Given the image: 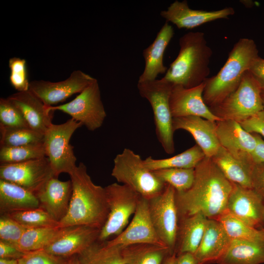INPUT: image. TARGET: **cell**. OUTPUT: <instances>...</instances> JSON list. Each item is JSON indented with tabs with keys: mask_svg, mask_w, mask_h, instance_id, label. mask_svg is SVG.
<instances>
[{
	"mask_svg": "<svg viewBox=\"0 0 264 264\" xmlns=\"http://www.w3.org/2000/svg\"><path fill=\"white\" fill-rule=\"evenodd\" d=\"M233 183L211 158L205 157L195 168V178L188 190L176 191L178 218L202 213L217 219L227 212Z\"/></svg>",
	"mask_w": 264,
	"mask_h": 264,
	"instance_id": "6da1fadb",
	"label": "cell"
},
{
	"mask_svg": "<svg viewBox=\"0 0 264 264\" xmlns=\"http://www.w3.org/2000/svg\"><path fill=\"white\" fill-rule=\"evenodd\" d=\"M69 175L72 195L68 212L59 227L86 225L101 230L109 213L105 187L93 183L83 162Z\"/></svg>",
	"mask_w": 264,
	"mask_h": 264,
	"instance_id": "7a4b0ae2",
	"label": "cell"
},
{
	"mask_svg": "<svg viewBox=\"0 0 264 264\" xmlns=\"http://www.w3.org/2000/svg\"><path fill=\"white\" fill-rule=\"evenodd\" d=\"M179 51L163 77L186 88L197 86L208 78L212 49L204 33L190 32L179 39Z\"/></svg>",
	"mask_w": 264,
	"mask_h": 264,
	"instance_id": "3957f363",
	"label": "cell"
},
{
	"mask_svg": "<svg viewBox=\"0 0 264 264\" xmlns=\"http://www.w3.org/2000/svg\"><path fill=\"white\" fill-rule=\"evenodd\" d=\"M258 57V49L253 40L239 39L218 73L205 81L203 98L206 105L209 108L216 106L234 92Z\"/></svg>",
	"mask_w": 264,
	"mask_h": 264,
	"instance_id": "277c9868",
	"label": "cell"
},
{
	"mask_svg": "<svg viewBox=\"0 0 264 264\" xmlns=\"http://www.w3.org/2000/svg\"><path fill=\"white\" fill-rule=\"evenodd\" d=\"M111 175L148 200L161 194L166 185L145 166L139 154L128 148L114 158Z\"/></svg>",
	"mask_w": 264,
	"mask_h": 264,
	"instance_id": "5b68a950",
	"label": "cell"
},
{
	"mask_svg": "<svg viewBox=\"0 0 264 264\" xmlns=\"http://www.w3.org/2000/svg\"><path fill=\"white\" fill-rule=\"evenodd\" d=\"M173 84L162 78L153 81L138 82L140 96L150 103L154 113L156 135L165 153L175 152L173 116L169 99Z\"/></svg>",
	"mask_w": 264,
	"mask_h": 264,
	"instance_id": "8992f818",
	"label": "cell"
},
{
	"mask_svg": "<svg viewBox=\"0 0 264 264\" xmlns=\"http://www.w3.org/2000/svg\"><path fill=\"white\" fill-rule=\"evenodd\" d=\"M262 90L251 73L243 74L237 88L221 102L209 108L221 120H231L239 123L264 110Z\"/></svg>",
	"mask_w": 264,
	"mask_h": 264,
	"instance_id": "52a82bcc",
	"label": "cell"
},
{
	"mask_svg": "<svg viewBox=\"0 0 264 264\" xmlns=\"http://www.w3.org/2000/svg\"><path fill=\"white\" fill-rule=\"evenodd\" d=\"M82 126L71 118L62 124L52 123L44 133L45 155L55 177L63 173L69 175L76 167L77 159L70 140L75 131Z\"/></svg>",
	"mask_w": 264,
	"mask_h": 264,
	"instance_id": "ba28073f",
	"label": "cell"
},
{
	"mask_svg": "<svg viewBox=\"0 0 264 264\" xmlns=\"http://www.w3.org/2000/svg\"><path fill=\"white\" fill-rule=\"evenodd\" d=\"M109 213L100 230L98 241L105 242L117 237L126 228L131 216L137 207L140 196L124 184L113 183L105 187Z\"/></svg>",
	"mask_w": 264,
	"mask_h": 264,
	"instance_id": "9c48e42d",
	"label": "cell"
},
{
	"mask_svg": "<svg viewBox=\"0 0 264 264\" xmlns=\"http://www.w3.org/2000/svg\"><path fill=\"white\" fill-rule=\"evenodd\" d=\"M50 109L67 113L92 132L102 126L107 116L96 79L72 101L65 104L50 106Z\"/></svg>",
	"mask_w": 264,
	"mask_h": 264,
	"instance_id": "30bf717a",
	"label": "cell"
},
{
	"mask_svg": "<svg viewBox=\"0 0 264 264\" xmlns=\"http://www.w3.org/2000/svg\"><path fill=\"white\" fill-rule=\"evenodd\" d=\"M175 195V189L166 184L161 194L149 200V213L154 227L172 254L175 253L178 225Z\"/></svg>",
	"mask_w": 264,
	"mask_h": 264,
	"instance_id": "8fae6325",
	"label": "cell"
},
{
	"mask_svg": "<svg viewBox=\"0 0 264 264\" xmlns=\"http://www.w3.org/2000/svg\"><path fill=\"white\" fill-rule=\"evenodd\" d=\"M53 177L55 176L46 156L0 166V179L16 184L35 195Z\"/></svg>",
	"mask_w": 264,
	"mask_h": 264,
	"instance_id": "7c38bea8",
	"label": "cell"
},
{
	"mask_svg": "<svg viewBox=\"0 0 264 264\" xmlns=\"http://www.w3.org/2000/svg\"><path fill=\"white\" fill-rule=\"evenodd\" d=\"M96 79L85 72L76 70L63 81L52 82L34 80L30 82L29 90L47 106L65 101L72 95L80 93Z\"/></svg>",
	"mask_w": 264,
	"mask_h": 264,
	"instance_id": "4fadbf2b",
	"label": "cell"
},
{
	"mask_svg": "<svg viewBox=\"0 0 264 264\" xmlns=\"http://www.w3.org/2000/svg\"><path fill=\"white\" fill-rule=\"evenodd\" d=\"M216 132L220 145L242 164L252 166L255 163L252 153L256 145L253 133L245 131L235 121L216 122Z\"/></svg>",
	"mask_w": 264,
	"mask_h": 264,
	"instance_id": "5bb4252c",
	"label": "cell"
},
{
	"mask_svg": "<svg viewBox=\"0 0 264 264\" xmlns=\"http://www.w3.org/2000/svg\"><path fill=\"white\" fill-rule=\"evenodd\" d=\"M107 242L109 245L123 247L143 243L165 246L157 236L152 222L149 213V200L140 197L130 224L120 235L107 241Z\"/></svg>",
	"mask_w": 264,
	"mask_h": 264,
	"instance_id": "9a60e30c",
	"label": "cell"
},
{
	"mask_svg": "<svg viewBox=\"0 0 264 264\" xmlns=\"http://www.w3.org/2000/svg\"><path fill=\"white\" fill-rule=\"evenodd\" d=\"M227 212L250 226L264 228V201L253 189L233 183Z\"/></svg>",
	"mask_w": 264,
	"mask_h": 264,
	"instance_id": "2e32d148",
	"label": "cell"
},
{
	"mask_svg": "<svg viewBox=\"0 0 264 264\" xmlns=\"http://www.w3.org/2000/svg\"><path fill=\"white\" fill-rule=\"evenodd\" d=\"M205 86V82L191 88L173 85L169 99L173 117L196 116L213 122L222 120L205 103L203 98Z\"/></svg>",
	"mask_w": 264,
	"mask_h": 264,
	"instance_id": "e0dca14e",
	"label": "cell"
},
{
	"mask_svg": "<svg viewBox=\"0 0 264 264\" xmlns=\"http://www.w3.org/2000/svg\"><path fill=\"white\" fill-rule=\"evenodd\" d=\"M234 13V9L231 7L212 11L193 9L187 0H175L160 14L166 22H172L179 29H192L206 22L227 18Z\"/></svg>",
	"mask_w": 264,
	"mask_h": 264,
	"instance_id": "ac0fdd59",
	"label": "cell"
},
{
	"mask_svg": "<svg viewBox=\"0 0 264 264\" xmlns=\"http://www.w3.org/2000/svg\"><path fill=\"white\" fill-rule=\"evenodd\" d=\"M100 229L86 225L68 227L66 232L44 249L66 258L77 255L98 240Z\"/></svg>",
	"mask_w": 264,
	"mask_h": 264,
	"instance_id": "d6986e66",
	"label": "cell"
},
{
	"mask_svg": "<svg viewBox=\"0 0 264 264\" xmlns=\"http://www.w3.org/2000/svg\"><path fill=\"white\" fill-rule=\"evenodd\" d=\"M216 122L199 116L173 118L174 132L183 130L189 132L205 157L211 158L217 154L220 146L216 134Z\"/></svg>",
	"mask_w": 264,
	"mask_h": 264,
	"instance_id": "ffe728a7",
	"label": "cell"
},
{
	"mask_svg": "<svg viewBox=\"0 0 264 264\" xmlns=\"http://www.w3.org/2000/svg\"><path fill=\"white\" fill-rule=\"evenodd\" d=\"M72 192L70 180L61 181L57 177H53L36 195L40 207L59 222L68 212Z\"/></svg>",
	"mask_w": 264,
	"mask_h": 264,
	"instance_id": "44dd1931",
	"label": "cell"
},
{
	"mask_svg": "<svg viewBox=\"0 0 264 264\" xmlns=\"http://www.w3.org/2000/svg\"><path fill=\"white\" fill-rule=\"evenodd\" d=\"M8 98L19 109L29 128L44 134L52 124L53 110L29 89L17 92Z\"/></svg>",
	"mask_w": 264,
	"mask_h": 264,
	"instance_id": "7402d4cb",
	"label": "cell"
},
{
	"mask_svg": "<svg viewBox=\"0 0 264 264\" xmlns=\"http://www.w3.org/2000/svg\"><path fill=\"white\" fill-rule=\"evenodd\" d=\"M231 241L220 221L208 219L203 237L194 255L200 264H216Z\"/></svg>",
	"mask_w": 264,
	"mask_h": 264,
	"instance_id": "603a6c76",
	"label": "cell"
},
{
	"mask_svg": "<svg viewBox=\"0 0 264 264\" xmlns=\"http://www.w3.org/2000/svg\"><path fill=\"white\" fill-rule=\"evenodd\" d=\"M174 34L173 26L166 22L154 42L143 50L145 65L138 82L153 81L159 74L166 73L168 68L163 64L164 54Z\"/></svg>",
	"mask_w": 264,
	"mask_h": 264,
	"instance_id": "cb8c5ba5",
	"label": "cell"
},
{
	"mask_svg": "<svg viewBox=\"0 0 264 264\" xmlns=\"http://www.w3.org/2000/svg\"><path fill=\"white\" fill-rule=\"evenodd\" d=\"M208 218L199 213L178 218V225L175 253L194 254L203 237Z\"/></svg>",
	"mask_w": 264,
	"mask_h": 264,
	"instance_id": "d4e9b609",
	"label": "cell"
},
{
	"mask_svg": "<svg viewBox=\"0 0 264 264\" xmlns=\"http://www.w3.org/2000/svg\"><path fill=\"white\" fill-rule=\"evenodd\" d=\"M39 207L35 194L16 184L0 179V215Z\"/></svg>",
	"mask_w": 264,
	"mask_h": 264,
	"instance_id": "484cf974",
	"label": "cell"
},
{
	"mask_svg": "<svg viewBox=\"0 0 264 264\" xmlns=\"http://www.w3.org/2000/svg\"><path fill=\"white\" fill-rule=\"evenodd\" d=\"M217 264H264V240H232Z\"/></svg>",
	"mask_w": 264,
	"mask_h": 264,
	"instance_id": "4316f807",
	"label": "cell"
},
{
	"mask_svg": "<svg viewBox=\"0 0 264 264\" xmlns=\"http://www.w3.org/2000/svg\"><path fill=\"white\" fill-rule=\"evenodd\" d=\"M211 159L231 183L252 189L251 173L253 165L248 166L242 164L221 146Z\"/></svg>",
	"mask_w": 264,
	"mask_h": 264,
	"instance_id": "83f0119b",
	"label": "cell"
},
{
	"mask_svg": "<svg viewBox=\"0 0 264 264\" xmlns=\"http://www.w3.org/2000/svg\"><path fill=\"white\" fill-rule=\"evenodd\" d=\"M123 248L97 240L77 255L80 264H125Z\"/></svg>",
	"mask_w": 264,
	"mask_h": 264,
	"instance_id": "f1b7e54d",
	"label": "cell"
},
{
	"mask_svg": "<svg viewBox=\"0 0 264 264\" xmlns=\"http://www.w3.org/2000/svg\"><path fill=\"white\" fill-rule=\"evenodd\" d=\"M205 157L202 150L196 144L171 157L154 159L149 156L144 160V164L152 171L167 168L191 169L195 168Z\"/></svg>",
	"mask_w": 264,
	"mask_h": 264,
	"instance_id": "f546056e",
	"label": "cell"
},
{
	"mask_svg": "<svg viewBox=\"0 0 264 264\" xmlns=\"http://www.w3.org/2000/svg\"><path fill=\"white\" fill-rule=\"evenodd\" d=\"M125 264H162L173 254L165 246L152 244H136L124 247Z\"/></svg>",
	"mask_w": 264,
	"mask_h": 264,
	"instance_id": "4dcf8cb0",
	"label": "cell"
},
{
	"mask_svg": "<svg viewBox=\"0 0 264 264\" xmlns=\"http://www.w3.org/2000/svg\"><path fill=\"white\" fill-rule=\"evenodd\" d=\"M67 228L52 227L28 228L22 236L18 247L25 252L44 249L61 236Z\"/></svg>",
	"mask_w": 264,
	"mask_h": 264,
	"instance_id": "1f68e13d",
	"label": "cell"
},
{
	"mask_svg": "<svg viewBox=\"0 0 264 264\" xmlns=\"http://www.w3.org/2000/svg\"><path fill=\"white\" fill-rule=\"evenodd\" d=\"M216 220L220 222L232 240L250 241L264 240L263 228L259 229L250 226L227 212Z\"/></svg>",
	"mask_w": 264,
	"mask_h": 264,
	"instance_id": "d6a6232c",
	"label": "cell"
},
{
	"mask_svg": "<svg viewBox=\"0 0 264 264\" xmlns=\"http://www.w3.org/2000/svg\"><path fill=\"white\" fill-rule=\"evenodd\" d=\"M0 147H11L44 143V134L30 128L10 129L0 126Z\"/></svg>",
	"mask_w": 264,
	"mask_h": 264,
	"instance_id": "836d02e7",
	"label": "cell"
},
{
	"mask_svg": "<svg viewBox=\"0 0 264 264\" xmlns=\"http://www.w3.org/2000/svg\"><path fill=\"white\" fill-rule=\"evenodd\" d=\"M45 156L44 143L0 148V164L20 163Z\"/></svg>",
	"mask_w": 264,
	"mask_h": 264,
	"instance_id": "e575fe53",
	"label": "cell"
},
{
	"mask_svg": "<svg viewBox=\"0 0 264 264\" xmlns=\"http://www.w3.org/2000/svg\"><path fill=\"white\" fill-rule=\"evenodd\" d=\"M153 172L158 178L172 186L177 192L190 189L195 178V168H167Z\"/></svg>",
	"mask_w": 264,
	"mask_h": 264,
	"instance_id": "d590c367",
	"label": "cell"
},
{
	"mask_svg": "<svg viewBox=\"0 0 264 264\" xmlns=\"http://www.w3.org/2000/svg\"><path fill=\"white\" fill-rule=\"evenodd\" d=\"M4 216L10 218L27 228L59 227V222L40 207Z\"/></svg>",
	"mask_w": 264,
	"mask_h": 264,
	"instance_id": "8d00e7d4",
	"label": "cell"
},
{
	"mask_svg": "<svg viewBox=\"0 0 264 264\" xmlns=\"http://www.w3.org/2000/svg\"><path fill=\"white\" fill-rule=\"evenodd\" d=\"M0 126L30 128L19 109L8 97L0 99Z\"/></svg>",
	"mask_w": 264,
	"mask_h": 264,
	"instance_id": "74e56055",
	"label": "cell"
},
{
	"mask_svg": "<svg viewBox=\"0 0 264 264\" xmlns=\"http://www.w3.org/2000/svg\"><path fill=\"white\" fill-rule=\"evenodd\" d=\"M8 66L11 85L18 92L28 90L30 82L28 79L26 60L19 57H12L8 61Z\"/></svg>",
	"mask_w": 264,
	"mask_h": 264,
	"instance_id": "f35d334b",
	"label": "cell"
},
{
	"mask_svg": "<svg viewBox=\"0 0 264 264\" xmlns=\"http://www.w3.org/2000/svg\"><path fill=\"white\" fill-rule=\"evenodd\" d=\"M27 229L10 218L0 215V241L18 248L19 242Z\"/></svg>",
	"mask_w": 264,
	"mask_h": 264,
	"instance_id": "ab89813d",
	"label": "cell"
},
{
	"mask_svg": "<svg viewBox=\"0 0 264 264\" xmlns=\"http://www.w3.org/2000/svg\"><path fill=\"white\" fill-rule=\"evenodd\" d=\"M68 259L53 255L43 249L26 252L18 262V264H67Z\"/></svg>",
	"mask_w": 264,
	"mask_h": 264,
	"instance_id": "60d3db41",
	"label": "cell"
},
{
	"mask_svg": "<svg viewBox=\"0 0 264 264\" xmlns=\"http://www.w3.org/2000/svg\"><path fill=\"white\" fill-rule=\"evenodd\" d=\"M250 133H255L264 137V110L239 123Z\"/></svg>",
	"mask_w": 264,
	"mask_h": 264,
	"instance_id": "b9f144b4",
	"label": "cell"
},
{
	"mask_svg": "<svg viewBox=\"0 0 264 264\" xmlns=\"http://www.w3.org/2000/svg\"><path fill=\"white\" fill-rule=\"evenodd\" d=\"M252 189L264 201V163H254L251 173Z\"/></svg>",
	"mask_w": 264,
	"mask_h": 264,
	"instance_id": "7bdbcfd3",
	"label": "cell"
},
{
	"mask_svg": "<svg viewBox=\"0 0 264 264\" xmlns=\"http://www.w3.org/2000/svg\"><path fill=\"white\" fill-rule=\"evenodd\" d=\"M26 253L15 246L0 241V259L18 260Z\"/></svg>",
	"mask_w": 264,
	"mask_h": 264,
	"instance_id": "ee69618b",
	"label": "cell"
},
{
	"mask_svg": "<svg viewBox=\"0 0 264 264\" xmlns=\"http://www.w3.org/2000/svg\"><path fill=\"white\" fill-rule=\"evenodd\" d=\"M249 71L264 91V59L258 57L252 64Z\"/></svg>",
	"mask_w": 264,
	"mask_h": 264,
	"instance_id": "f6af8a7d",
	"label": "cell"
},
{
	"mask_svg": "<svg viewBox=\"0 0 264 264\" xmlns=\"http://www.w3.org/2000/svg\"><path fill=\"white\" fill-rule=\"evenodd\" d=\"M252 133L256 140V145L251 154L252 160L255 163H264V140L260 135Z\"/></svg>",
	"mask_w": 264,
	"mask_h": 264,
	"instance_id": "bcb514c9",
	"label": "cell"
},
{
	"mask_svg": "<svg viewBox=\"0 0 264 264\" xmlns=\"http://www.w3.org/2000/svg\"><path fill=\"white\" fill-rule=\"evenodd\" d=\"M174 264H200L194 254L185 253L176 256Z\"/></svg>",
	"mask_w": 264,
	"mask_h": 264,
	"instance_id": "7dc6e473",
	"label": "cell"
},
{
	"mask_svg": "<svg viewBox=\"0 0 264 264\" xmlns=\"http://www.w3.org/2000/svg\"><path fill=\"white\" fill-rule=\"evenodd\" d=\"M176 254L174 253L169 255L164 260L162 264H174Z\"/></svg>",
	"mask_w": 264,
	"mask_h": 264,
	"instance_id": "c3c4849f",
	"label": "cell"
},
{
	"mask_svg": "<svg viewBox=\"0 0 264 264\" xmlns=\"http://www.w3.org/2000/svg\"><path fill=\"white\" fill-rule=\"evenodd\" d=\"M0 264H18V260L0 259Z\"/></svg>",
	"mask_w": 264,
	"mask_h": 264,
	"instance_id": "681fc988",
	"label": "cell"
},
{
	"mask_svg": "<svg viewBox=\"0 0 264 264\" xmlns=\"http://www.w3.org/2000/svg\"><path fill=\"white\" fill-rule=\"evenodd\" d=\"M67 264H80L77 255H75L69 257Z\"/></svg>",
	"mask_w": 264,
	"mask_h": 264,
	"instance_id": "f907efd6",
	"label": "cell"
},
{
	"mask_svg": "<svg viewBox=\"0 0 264 264\" xmlns=\"http://www.w3.org/2000/svg\"><path fill=\"white\" fill-rule=\"evenodd\" d=\"M261 97L263 101V103L264 106V91H262L261 93Z\"/></svg>",
	"mask_w": 264,
	"mask_h": 264,
	"instance_id": "816d5d0a",
	"label": "cell"
},
{
	"mask_svg": "<svg viewBox=\"0 0 264 264\" xmlns=\"http://www.w3.org/2000/svg\"><path fill=\"white\" fill-rule=\"evenodd\" d=\"M263 229H264V228H263Z\"/></svg>",
	"mask_w": 264,
	"mask_h": 264,
	"instance_id": "f5cc1de1",
	"label": "cell"
}]
</instances>
